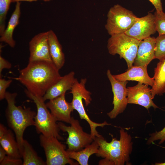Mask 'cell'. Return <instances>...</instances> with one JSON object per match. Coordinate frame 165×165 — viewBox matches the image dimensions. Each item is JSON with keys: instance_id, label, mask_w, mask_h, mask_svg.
<instances>
[{"instance_id": "cell-1", "label": "cell", "mask_w": 165, "mask_h": 165, "mask_svg": "<svg viewBox=\"0 0 165 165\" xmlns=\"http://www.w3.org/2000/svg\"><path fill=\"white\" fill-rule=\"evenodd\" d=\"M59 71L53 62H28L20 70L18 77L12 78L19 81L32 94L42 97L61 78Z\"/></svg>"}, {"instance_id": "cell-2", "label": "cell", "mask_w": 165, "mask_h": 165, "mask_svg": "<svg viewBox=\"0 0 165 165\" xmlns=\"http://www.w3.org/2000/svg\"><path fill=\"white\" fill-rule=\"evenodd\" d=\"M17 95L16 93L6 92L5 99L7 106L6 116L8 126L14 133L21 154L24 131L28 127L35 126L36 113L30 107L17 106L15 104Z\"/></svg>"}, {"instance_id": "cell-3", "label": "cell", "mask_w": 165, "mask_h": 165, "mask_svg": "<svg viewBox=\"0 0 165 165\" xmlns=\"http://www.w3.org/2000/svg\"><path fill=\"white\" fill-rule=\"evenodd\" d=\"M120 139L118 140L112 138L110 142H107L102 136L96 137L99 145L98 157L110 159L115 165H123L130 160V156L133 148L132 138L123 128L119 131Z\"/></svg>"}, {"instance_id": "cell-4", "label": "cell", "mask_w": 165, "mask_h": 165, "mask_svg": "<svg viewBox=\"0 0 165 165\" xmlns=\"http://www.w3.org/2000/svg\"><path fill=\"white\" fill-rule=\"evenodd\" d=\"M24 93L36 106L37 111L34 118V126L37 133L46 136L55 137L59 140H64L59 134L60 130L57 121L47 107L42 97L35 95L27 89L24 90Z\"/></svg>"}, {"instance_id": "cell-5", "label": "cell", "mask_w": 165, "mask_h": 165, "mask_svg": "<svg viewBox=\"0 0 165 165\" xmlns=\"http://www.w3.org/2000/svg\"><path fill=\"white\" fill-rule=\"evenodd\" d=\"M140 41L125 33L116 34L108 39L107 47L110 54H118L125 60L128 69L133 65Z\"/></svg>"}, {"instance_id": "cell-6", "label": "cell", "mask_w": 165, "mask_h": 165, "mask_svg": "<svg viewBox=\"0 0 165 165\" xmlns=\"http://www.w3.org/2000/svg\"><path fill=\"white\" fill-rule=\"evenodd\" d=\"M107 16L105 28L110 36L125 33L138 18L132 11L119 4L110 8Z\"/></svg>"}, {"instance_id": "cell-7", "label": "cell", "mask_w": 165, "mask_h": 165, "mask_svg": "<svg viewBox=\"0 0 165 165\" xmlns=\"http://www.w3.org/2000/svg\"><path fill=\"white\" fill-rule=\"evenodd\" d=\"M57 138L46 136L41 134L39 140L44 149L47 165H77L68 154L66 146L60 142Z\"/></svg>"}, {"instance_id": "cell-8", "label": "cell", "mask_w": 165, "mask_h": 165, "mask_svg": "<svg viewBox=\"0 0 165 165\" xmlns=\"http://www.w3.org/2000/svg\"><path fill=\"white\" fill-rule=\"evenodd\" d=\"M60 130L68 133L66 143L67 150L78 151L90 144L94 140L91 134L84 131L79 121L72 117L70 126L65 125L62 122L57 123Z\"/></svg>"}, {"instance_id": "cell-9", "label": "cell", "mask_w": 165, "mask_h": 165, "mask_svg": "<svg viewBox=\"0 0 165 165\" xmlns=\"http://www.w3.org/2000/svg\"><path fill=\"white\" fill-rule=\"evenodd\" d=\"M106 74L111 84L113 94V108L107 115L110 118L113 119L123 113L128 104L126 87L128 82L117 80L111 74L110 70L107 71Z\"/></svg>"}, {"instance_id": "cell-10", "label": "cell", "mask_w": 165, "mask_h": 165, "mask_svg": "<svg viewBox=\"0 0 165 165\" xmlns=\"http://www.w3.org/2000/svg\"><path fill=\"white\" fill-rule=\"evenodd\" d=\"M127 90L128 104L139 105L147 110L159 108L152 101L151 89L148 85L138 82L135 86L128 87Z\"/></svg>"}, {"instance_id": "cell-11", "label": "cell", "mask_w": 165, "mask_h": 165, "mask_svg": "<svg viewBox=\"0 0 165 165\" xmlns=\"http://www.w3.org/2000/svg\"><path fill=\"white\" fill-rule=\"evenodd\" d=\"M29 50L30 56L28 62H53L50 53L47 31L35 35L29 42Z\"/></svg>"}, {"instance_id": "cell-12", "label": "cell", "mask_w": 165, "mask_h": 165, "mask_svg": "<svg viewBox=\"0 0 165 165\" xmlns=\"http://www.w3.org/2000/svg\"><path fill=\"white\" fill-rule=\"evenodd\" d=\"M154 14L149 13L145 16L138 18L133 26L125 33L139 41L150 37L156 31Z\"/></svg>"}, {"instance_id": "cell-13", "label": "cell", "mask_w": 165, "mask_h": 165, "mask_svg": "<svg viewBox=\"0 0 165 165\" xmlns=\"http://www.w3.org/2000/svg\"><path fill=\"white\" fill-rule=\"evenodd\" d=\"M65 93L50 100L46 105L56 120L70 123L72 117L71 113L73 111L71 102H67L65 99Z\"/></svg>"}, {"instance_id": "cell-14", "label": "cell", "mask_w": 165, "mask_h": 165, "mask_svg": "<svg viewBox=\"0 0 165 165\" xmlns=\"http://www.w3.org/2000/svg\"><path fill=\"white\" fill-rule=\"evenodd\" d=\"M155 45L154 37L150 36L140 41L133 62L134 66L147 67L155 59Z\"/></svg>"}, {"instance_id": "cell-15", "label": "cell", "mask_w": 165, "mask_h": 165, "mask_svg": "<svg viewBox=\"0 0 165 165\" xmlns=\"http://www.w3.org/2000/svg\"><path fill=\"white\" fill-rule=\"evenodd\" d=\"M113 75L120 81H136L152 87L154 84V78L148 74L147 67L133 66L126 72Z\"/></svg>"}, {"instance_id": "cell-16", "label": "cell", "mask_w": 165, "mask_h": 165, "mask_svg": "<svg viewBox=\"0 0 165 165\" xmlns=\"http://www.w3.org/2000/svg\"><path fill=\"white\" fill-rule=\"evenodd\" d=\"M73 71L61 76L60 79L50 87L42 97L44 101L57 97L68 90H71L77 79Z\"/></svg>"}, {"instance_id": "cell-17", "label": "cell", "mask_w": 165, "mask_h": 165, "mask_svg": "<svg viewBox=\"0 0 165 165\" xmlns=\"http://www.w3.org/2000/svg\"><path fill=\"white\" fill-rule=\"evenodd\" d=\"M48 32V41L50 54L52 61L59 70L64 65L65 61L64 54L57 36L52 30Z\"/></svg>"}, {"instance_id": "cell-18", "label": "cell", "mask_w": 165, "mask_h": 165, "mask_svg": "<svg viewBox=\"0 0 165 165\" xmlns=\"http://www.w3.org/2000/svg\"><path fill=\"white\" fill-rule=\"evenodd\" d=\"M20 5V2H16L15 9L10 18L7 25L0 36V42L6 43L13 48L14 47L16 44L13 34L15 28L19 23L21 14Z\"/></svg>"}, {"instance_id": "cell-19", "label": "cell", "mask_w": 165, "mask_h": 165, "mask_svg": "<svg viewBox=\"0 0 165 165\" xmlns=\"http://www.w3.org/2000/svg\"><path fill=\"white\" fill-rule=\"evenodd\" d=\"M153 77L154 84L151 89L153 99L156 95L161 96L165 93V58L157 63Z\"/></svg>"}, {"instance_id": "cell-20", "label": "cell", "mask_w": 165, "mask_h": 165, "mask_svg": "<svg viewBox=\"0 0 165 165\" xmlns=\"http://www.w3.org/2000/svg\"><path fill=\"white\" fill-rule=\"evenodd\" d=\"M0 144L7 155L17 158H22L14 134L10 130L7 129L2 135L0 136Z\"/></svg>"}, {"instance_id": "cell-21", "label": "cell", "mask_w": 165, "mask_h": 165, "mask_svg": "<svg viewBox=\"0 0 165 165\" xmlns=\"http://www.w3.org/2000/svg\"><path fill=\"white\" fill-rule=\"evenodd\" d=\"M99 145L95 139L90 144L78 151H67L69 157L76 160L80 165H88V160L92 155L96 154Z\"/></svg>"}, {"instance_id": "cell-22", "label": "cell", "mask_w": 165, "mask_h": 165, "mask_svg": "<svg viewBox=\"0 0 165 165\" xmlns=\"http://www.w3.org/2000/svg\"><path fill=\"white\" fill-rule=\"evenodd\" d=\"M22 165H45L46 161L37 154L31 145L24 139L21 153Z\"/></svg>"}, {"instance_id": "cell-23", "label": "cell", "mask_w": 165, "mask_h": 165, "mask_svg": "<svg viewBox=\"0 0 165 165\" xmlns=\"http://www.w3.org/2000/svg\"><path fill=\"white\" fill-rule=\"evenodd\" d=\"M12 0H0V35L6 28V20Z\"/></svg>"}, {"instance_id": "cell-24", "label": "cell", "mask_w": 165, "mask_h": 165, "mask_svg": "<svg viewBox=\"0 0 165 165\" xmlns=\"http://www.w3.org/2000/svg\"><path fill=\"white\" fill-rule=\"evenodd\" d=\"M155 59L159 61L165 58V34L159 35L156 38Z\"/></svg>"}, {"instance_id": "cell-25", "label": "cell", "mask_w": 165, "mask_h": 165, "mask_svg": "<svg viewBox=\"0 0 165 165\" xmlns=\"http://www.w3.org/2000/svg\"><path fill=\"white\" fill-rule=\"evenodd\" d=\"M156 20V31L159 35L165 34V13L156 11L154 14Z\"/></svg>"}, {"instance_id": "cell-26", "label": "cell", "mask_w": 165, "mask_h": 165, "mask_svg": "<svg viewBox=\"0 0 165 165\" xmlns=\"http://www.w3.org/2000/svg\"><path fill=\"white\" fill-rule=\"evenodd\" d=\"M147 140V144L150 145L158 140H160L159 144H162L165 141V127L160 131L150 134Z\"/></svg>"}, {"instance_id": "cell-27", "label": "cell", "mask_w": 165, "mask_h": 165, "mask_svg": "<svg viewBox=\"0 0 165 165\" xmlns=\"http://www.w3.org/2000/svg\"><path fill=\"white\" fill-rule=\"evenodd\" d=\"M12 80L11 79L6 80L0 78V100H2L5 99L6 93V90L12 83Z\"/></svg>"}, {"instance_id": "cell-28", "label": "cell", "mask_w": 165, "mask_h": 165, "mask_svg": "<svg viewBox=\"0 0 165 165\" xmlns=\"http://www.w3.org/2000/svg\"><path fill=\"white\" fill-rule=\"evenodd\" d=\"M23 160L6 155L3 160L0 163V165H22Z\"/></svg>"}, {"instance_id": "cell-29", "label": "cell", "mask_w": 165, "mask_h": 165, "mask_svg": "<svg viewBox=\"0 0 165 165\" xmlns=\"http://www.w3.org/2000/svg\"><path fill=\"white\" fill-rule=\"evenodd\" d=\"M12 67L11 64L8 61L0 56V78L2 77V73L4 69H9Z\"/></svg>"}, {"instance_id": "cell-30", "label": "cell", "mask_w": 165, "mask_h": 165, "mask_svg": "<svg viewBox=\"0 0 165 165\" xmlns=\"http://www.w3.org/2000/svg\"><path fill=\"white\" fill-rule=\"evenodd\" d=\"M154 6L156 11L158 12L163 11L161 0H148Z\"/></svg>"}, {"instance_id": "cell-31", "label": "cell", "mask_w": 165, "mask_h": 165, "mask_svg": "<svg viewBox=\"0 0 165 165\" xmlns=\"http://www.w3.org/2000/svg\"><path fill=\"white\" fill-rule=\"evenodd\" d=\"M98 164L99 165H115L113 161L107 158H104L99 162Z\"/></svg>"}, {"instance_id": "cell-32", "label": "cell", "mask_w": 165, "mask_h": 165, "mask_svg": "<svg viewBox=\"0 0 165 165\" xmlns=\"http://www.w3.org/2000/svg\"><path fill=\"white\" fill-rule=\"evenodd\" d=\"M7 155L6 153L5 150L0 146V163L2 162Z\"/></svg>"}, {"instance_id": "cell-33", "label": "cell", "mask_w": 165, "mask_h": 165, "mask_svg": "<svg viewBox=\"0 0 165 165\" xmlns=\"http://www.w3.org/2000/svg\"><path fill=\"white\" fill-rule=\"evenodd\" d=\"M37 0H42L44 2H49L52 0H12V2H18L20 1H28V2H32L34 1H37Z\"/></svg>"}, {"instance_id": "cell-34", "label": "cell", "mask_w": 165, "mask_h": 165, "mask_svg": "<svg viewBox=\"0 0 165 165\" xmlns=\"http://www.w3.org/2000/svg\"><path fill=\"white\" fill-rule=\"evenodd\" d=\"M155 165H165V162L162 163H156Z\"/></svg>"}, {"instance_id": "cell-35", "label": "cell", "mask_w": 165, "mask_h": 165, "mask_svg": "<svg viewBox=\"0 0 165 165\" xmlns=\"http://www.w3.org/2000/svg\"><path fill=\"white\" fill-rule=\"evenodd\" d=\"M164 108H165V107H164Z\"/></svg>"}]
</instances>
